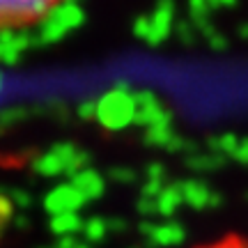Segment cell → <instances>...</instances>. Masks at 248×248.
Returning <instances> with one entry per match:
<instances>
[{"instance_id": "obj_1", "label": "cell", "mask_w": 248, "mask_h": 248, "mask_svg": "<svg viewBox=\"0 0 248 248\" xmlns=\"http://www.w3.org/2000/svg\"><path fill=\"white\" fill-rule=\"evenodd\" d=\"M64 0H0V32L39 26Z\"/></svg>"}, {"instance_id": "obj_2", "label": "cell", "mask_w": 248, "mask_h": 248, "mask_svg": "<svg viewBox=\"0 0 248 248\" xmlns=\"http://www.w3.org/2000/svg\"><path fill=\"white\" fill-rule=\"evenodd\" d=\"M193 248H248V234H239V232H228L221 234L216 239L202 241Z\"/></svg>"}]
</instances>
